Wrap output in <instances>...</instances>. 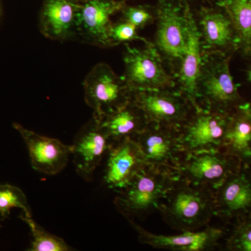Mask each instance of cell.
I'll list each match as a JSON object with an SVG mask.
<instances>
[{
    "label": "cell",
    "instance_id": "6da1fadb",
    "mask_svg": "<svg viewBox=\"0 0 251 251\" xmlns=\"http://www.w3.org/2000/svg\"><path fill=\"white\" fill-rule=\"evenodd\" d=\"M158 211L166 224L175 230L204 228L216 216L214 191L177 177Z\"/></svg>",
    "mask_w": 251,
    "mask_h": 251
},
{
    "label": "cell",
    "instance_id": "7a4b0ae2",
    "mask_svg": "<svg viewBox=\"0 0 251 251\" xmlns=\"http://www.w3.org/2000/svg\"><path fill=\"white\" fill-rule=\"evenodd\" d=\"M156 31L153 44L165 66L175 77L187 44L188 0H157Z\"/></svg>",
    "mask_w": 251,
    "mask_h": 251
},
{
    "label": "cell",
    "instance_id": "3957f363",
    "mask_svg": "<svg viewBox=\"0 0 251 251\" xmlns=\"http://www.w3.org/2000/svg\"><path fill=\"white\" fill-rule=\"evenodd\" d=\"M177 177L174 171L147 166L119 191L115 204L126 219L158 210Z\"/></svg>",
    "mask_w": 251,
    "mask_h": 251
},
{
    "label": "cell",
    "instance_id": "277c9868",
    "mask_svg": "<svg viewBox=\"0 0 251 251\" xmlns=\"http://www.w3.org/2000/svg\"><path fill=\"white\" fill-rule=\"evenodd\" d=\"M230 56L218 52L202 53L198 94L203 108L232 112L242 104V97L229 69Z\"/></svg>",
    "mask_w": 251,
    "mask_h": 251
},
{
    "label": "cell",
    "instance_id": "5b68a950",
    "mask_svg": "<svg viewBox=\"0 0 251 251\" xmlns=\"http://www.w3.org/2000/svg\"><path fill=\"white\" fill-rule=\"evenodd\" d=\"M232 112L202 108L194 111L178 130V139L184 154L223 150Z\"/></svg>",
    "mask_w": 251,
    "mask_h": 251
},
{
    "label": "cell",
    "instance_id": "8992f818",
    "mask_svg": "<svg viewBox=\"0 0 251 251\" xmlns=\"http://www.w3.org/2000/svg\"><path fill=\"white\" fill-rule=\"evenodd\" d=\"M124 78L132 92L135 91L176 88L175 77L166 69L153 42L142 49L125 44Z\"/></svg>",
    "mask_w": 251,
    "mask_h": 251
},
{
    "label": "cell",
    "instance_id": "52a82bcc",
    "mask_svg": "<svg viewBox=\"0 0 251 251\" xmlns=\"http://www.w3.org/2000/svg\"><path fill=\"white\" fill-rule=\"evenodd\" d=\"M85 100L100 120L131 100L132 92L124 77L118 76L105 63L97 64L83 82Z\"/></svg>",
    "mask_w": 251,
    "mask_h": 251
},
{
    "label": "cell",
    "instance_id": "ba28073f",
    "mask_svg": "<svg viewBox=\"0 0 251 251\" xmlns=\"http://www.w3.org/2000/svg\"><path fill=\"white\" fill-rule=\"evenodd\" d=\"M131 100L143 111L148 124L175 129L179 130L195 111L176 88L135 91Z\"/></svg>",
    "mask_w": 251,
    "mask_h": 251
},
{
    "label": "cell",
    "instance_id": "9c48e42d",
    "mask_svg": "<svg viewBox=\"0 0 251 251\" xmlns=\"http://www.w3.org/2000/svg\"><path fill=\"white\" fill-rule=\"evenodd\" d=\"M243 165L239 158L224 150L201 151L185 156L176 175L190 184L214 191Z\"/></svg>",
    "mask_w": 251,
    "mask_h": 251
},
{
    "label": "cell",
    "instance_id": "30bf717a",
    "mask_svg": "<svg viewBox=\"0 0 251 251\" xmlns=\"http://www.w3.org/2000/svg\"><path fill=\"white\" fill-rule=\"evenodd\" d=\"M77 40L99 48L114 47L110 39L111 17L120 12L127 0H79Z\"/></svg>",
    "mask_w": 251,
    "mask_h": 251
},
{
    "label": "cell",
    "instance_id": "8fae6325",
    "mask_svg": "<svg viewBox=\"0 0 251 251\" xmlns=\"http://www.w3.org/2000/svg\"><path fill=\"white\" fill-rule=\"evenodd\" d=\"M178 129L149 124L133 135L147 166L169 170L176 173L184 154L180 148Z\"/></svg>",
    "mask_w": 251,
    "mask_h": 251
},
{
    "label": "cell",
    "instance_id": "7c38bea8",
    "mask_svg": "<svg viewBox=\"0 0 251 251\" xmlns=\"http://www.w3.org/2000/svg\"><path fill=\"white\" fill-rule=\"evenodd\" d=\"M216 216L236 221L251 215V170L243 165L214 191Z\"/></svg>",
    "mask_w": 251,
    "mask_h": 251
},
{
    "label": "cell",
    "instance_id": "4fadbf2b",
    "mask_svg": "<svg viewBox=\"0 0 251 251\" xmlns=\"http://www.w3.org/2000/svg\"><path fill=\"white\" fill-rule=\"evenodd\" d=\"M112 145L100 122L92 117L81 128L72 145V154L78 175L87 181L92 179L94 171Z\"/></svg>",
    "mask_w": 251,
    "mask_h": 251
},
{
    "label": "cell",
    "instance_id": "5bb4252c",
    "mask_svg": "<svg viewBox=\"0 0 251 251\" xmlns=\"http://www.w3.org/2000/svg\"><path fill=\"white\" fill-rule=\"evenodd\" d=\"M202 63L201 36L193 11L188 18L187 44L179 70L175 75L176 89L187 99L195 111L203 107L198 94V80Z\"/></svg>",
    "mask_w": 251,
    "mask_h": 251
},
{
    "label": "cell",
    "instance_id": "9a60e30c",
    "mask_svg": "<svg viewBox=\"0 0 251 251\" xmlns=\"http://www.w3.org/2000/svg\"><path fill=\"white\" fill-rule=\"evenodd\" d=\"M201 36L202 53L227 54L239 48V39L232 21L222 8L202 6L196 17Z\"/></svg>",
    "mask_w": 251,
    "mask_h": 251
},
{
    "label": "cell",
    "instance_id": "2e32d148",
    "mask_svg": "<svg viewBox=\"0 0 251 251\" xmlns=\"http://www.w3.org/2000/svg\"><path fill=\"white\" fill-rule=\"evenodd\" d=\"M138 234L139 241L155 249L176 251H203L217 247L225 235V231L209 227L195 231H185L175 235L151 233L135 224L133 219H126Z\"/></svg>",
    "mask_w": 251,
    "mask_h": 251
},
{
    "label": "cell",
    "instance_id": "e0dca14e",
    "mask_svg": "<svg viewBox=\"0 0 251 251\" xmlns=\"http://www.w3.org/2000/svg\"><path fill=\"white\" fill-rule=\"evenodd\" d=\"M146 166L138 144L127 137L112 143L109 150L104 181L108 188L120 191Z\"/></svg>",
    "mask_w": 251,
    "mask_h": 251
},
{
    "label": "cell",
    "instance_id": "ac0fdd59",
    "mask_svg": "<svg viewBox=\"0 0 251 251\" xmlns=\"http://www.w3.org/2000/svg\"><path fill=\"white\" fill-rule=\"evenodd\" d=\"M13 126L21 135L29 150L31 166L35 171L48 175L58 174L67 166L72 154V146L54 138L37 134L14 123Z\"/></svg>",
    "mask_w": 251,
    "mask_h": 251
},
{
    "label": "cell",
    "instance_id": "d6986e66",
    "mask_svg": "<svg viewBox=\"0 0 251 251\" xmlns=\"http://www.w3.org/2000/svg\"><path fill=\"white\" fill-rule=\"evenodd\" d=\"M79 0H44L39 28L43 36L51 40H77Z\"/></svg>",
    "mask_w": 251,
    "mask_h": 251
},
{
    "label": "cell",
    "instance_id": "ffe728a7",
    "mask_svg": "<svg viewBox=\"0 0 251 251\" xmlns=\"http://www.w3.org/2000/svg\"><path fill=\"white\" fill-rule=\"evenodd\" d=\"M100 125L112 143L143 131L149 124L143 111L132 100L104 116Z\"/></svg>",
    "mask_w": 251,
    "mask_h": 251
},
{
    "label": "cell",
    "instance_id": "44dd1931",
    "mask_svg": "<svg viewBox=\"0 0 251 251\" xmlns=\"http://www.w3.org/2000/svg\"><path fill=\"white\" fill-rule=\"evenodd\" d=\"M223 150L240 160L251 163V120L243 104L232 112Z\"/></svg>",
    "mask_w": 251,
    "mask_h": 251
},
{
    "label": "cell",
    "instance_id": "7402d4cb",
    "mask_svg": "<svg viewBox=\"0 0 251 251\" xmlns=\"http://www.w3.org/2000/svg\"><path fill=\"white\" fill-rule=\"evenodd\" d=\"M228 15L239 39V48L251 54V0H216Z\"/></svg>",
    "mask_w": 251,
    "mask_h": 251
},
{
    "label": "cell",
    "instance_id": "603a6c76",
    "mask_svg": "<svg viewBox=\"0 0 251 251\" xmlns=\"http://www.w3.org/2000/svg\"><path fill=\"white\" fill-rule=\"evenodd\" d=\"M21 219L29 226L32 234L33 241L29 251H69L72 248L64 242L62 238L49 233L41 226L36 224L31 216L23 214Z\"/></svg>",
    "mask_w": 251,
    "mask_h": 251
},
{
    "label": "cell",
    "instance_id": "cb8c5ba5",
    "mask_svg": "<svg viewBox=\"0 0 251 251\" xmlns=\"http://www.w3.org/2000/svg\"><path fill=\"white\" fill-rule=\"evenodd\" d=\"M13 207L20 208L24 215L31 216L27 197L22 190L9 184H0V215L3 219L8 217Z\"/></svg>",
    "mask_w": 251,
    "mask_h": 251
},
{
    "label": "cell",
    "instance_id": "d4e9b609",
    "mask_svg": "<svg viewBox=\"0 0 251 251\" xmlns=\"http://www.w3.org/2000/svg\"><path fill=\"white\" fill-rule=\"evenodd\" d=\"M120 13V20L134 25L138 29H143L148 25L152 24L156 19V6L151 5L131 6L126 4Z\"/></svg>",
    "mask_w": 251,
    "mask_h": 251
},
{
    "label": "cell",
    "instance_id": "484cf974",
    "mask_svg": "<svg viewBox=\"0 0 251 251\" xmlns=\"http://www.w3.org/2000/svg\"><path fill=\"white\" fill-rule=\"evenodd\" d=\"M228 250L251 251V215L237 221L227 240Z\"/></svg>",
    "mask_w": 251,
    "mask_h": 251
},
{
    "label": "cell",
    "instance_id": "4316f807",
    "mask_svg": "<svg viewBox=\"0 0 251 251\" xmlns=\"http://www.w3.org/2000/svg\"><path fill=\"white\" fill-rule=\"evenodd\" d=\"M138 29L134 25L122 20L113 23L110 29V39L112 44L114 46H117L122 43L135 40L143 41L145 44H150L151 41H149L139 36L137 32Z\"/></svg>",
    "mask_w": 251,
    "mask_h": 251
},
{
    "label": "cell",
    "instance_id": "83f0119b",
    "mask_svg": "<svg viewBox=\"0 0 251 251\" xmlns=\"http://www.w3.org/2000/svg\"><path fill=\"white\" fill-rule=\"evenodd\" d=\"M243 105H244V108L247 110L248 115H249V116L250 117L251 120V103H244L243 104Z\"/></svg>",
    "mask_w": 251,
    "mask_h": 251
},
{
    "label": "cell",
    "instance_id": "f1b7e54d",
    "mask_svg": "<svg viewBox=\"0 0 251 251\" xmlns=\"http://www.w3.org/2000/svg\"><path fill=\"white\" fill-rule=\"evenodd\" d=\"M203 2H206V3H209V4H211V3L214 2V1H216V0H202Z\"/></svg>",
    "mask_w": 251,
    "mask_h": 251
},
{
    "label": "cell",
    "instance_id": "f546056e",
    "mask_svg": "<svg viewBox=\"0 0 251 251\" xmlns=\"http://www.w3.org/2000/svg\"><path fill=\"white\" fill-rule=\"evenodd\" d=\"M249 80L251 82V70L249 73Z\"/></svg>",
    "mask_w": 251,
    "mask_h": 251
}]
</instances>
